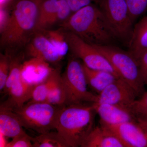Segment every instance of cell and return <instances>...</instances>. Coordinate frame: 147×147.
I'll list each match as a JSON object with an SVG mask.
<instances>
[{
	"mask_svg": "<svg viewBox=\"0 0 147 147\" xmlns=\"http://www.w3.org/2000/svg\"><path fill=\"white\" fill-rule=\"evenodd\" d=\"M18 116L12 110L1 107L0 131L3 136L14 138L26 133Z\"/></svg>",
	"mask_w": 147,
	"mask_h": 147,
	"instance_id": "e0dca14e",
	"label": "cell"
},
{
	"mask_svg": "<svg viewBox=\"0 0 147 147\" xmlns=\"http://www.w3.org/2000/svg\"><path fill=\"white\" fill-rule=\"evenodd\" d=\"M35 87L25 82L21 77L10 88L7 94L8 99L1 107L11 110L23 106L30 100Z\"/></svg>",
	"mask_w": 147,
	"mask_h": 147,
	"instance_id": "9a60e30c",
	"label": "cell"
},
{
	"mask_svg": "<svg viewBox=\"0 0 147 147\" xmlns=\"http://www.w3.org/2000/svg\"><path fill=\"white\" fill-rule=\"evenodd\" d=\"M137 60L142 79L145 85H147V50L142 53Z\"/></svg>",
	"mask_w": 147,
	"mask_h": 147,
	"instance_id": "f1b7e54d",
	"label": "cell"
},
{
	"mask_svg": "<svg viewBox=\"0 0 147 147\" xmlns=\"http://www.w3.org/2000/svg\"><path fill=\"white\" fill-rule=\"evenodd\" d=\"M129 110L138 120L147 117V92H145L139 99L136 100L129 108Z\"/></svg>",
	"mask_w": 147,
	"mask_h": 147,
	"instance_id": "d4e9b609",
	"label": "cell"
},
{
	"mask_svg": "<svg viewBox=\"0 0 147 147\" xmlns=\"http://www.w3.org/2000/svg\"><path fill=\"white\" fill-rule=\"evenodd\" d=\"M43 102H46L57 106H63L65 105V93L61 82V79L57 85L51 91L45 101Z\"/></svg>",
	"mask_w": 147,
	"mask_h": 147,
	"instance_id": "cb8c5ba5",
	"label": "cell"
},
{
	"mask_svg": "<svg viewBox=\"0 0 147 147\" xmlns=\"http://www.w3.org/2000/svg\"><path fill=\"white\" fill-rule=\"evenodd\" d=\"M62 107L46 102H28L21 107L11 110L18 116L24 127L40 134L55 129Z\"/></svg>",
	"mask_w": 147,
	"mask_h": 147,
	"instance_id": "5b68a950",
	"label": "cell"
},
{
	"mask_svg": "<svg viewBox=\"0 0 147 147\" xmlns=\"http://www.w3.org/2000/svg\"><path fill=\"white\" fill-rule=\"evenodd\" d=\"M138 120H144L147 121V117H146L145 118V119H143Z\"/></svg>",
	"mask_w": 147,
	"mask_h": 147,
	"instance_id": "1f68e13d",
	"label": "cell"
},
{
	"mask_svg": "<svg viewBox=\"0 0 147 147\" xmlns=\"http://www.w3.org/2000/svg\"><path fill=\"white\" fill-rule=\"evenodd\" d=\"M5 147H33L32 137L26 133L12 138L10 142L7 143Z\"/></svg>",
	"mask_w": 147,
	"mask_h": 147,
	"instance_id": "83f0119b",
	"label": "cell"
},
{
	"mask_svg": "<svg viewBox=\"0 0 147 147\" xmlns=\"http://www.w3.org/2000/svg\"><path fill=\"white\" fill-rule=\"evenodd\" d=\"M94 104L96 113L100 117V122L115 125L137 121L135 117L127 109L108 103L94 102Z\"/></svg>",
	"mask_w": 147,
	"mask_h": 147,
	"instance_id": "4fadbf2b",
	"label": "cell"
},
{
	"mask_svg": "<svg viewBox=\"0 0 147 147\" xmlns=\"http://www.w3.org/2000/svg\"><path fill=\"white\" fill-rule=\"evenodd\" d=\"M26 53L30 58H38L50 64H57L62 57L50 40L41 32H35L27 45Z\"/></svg>",
	"mask_w": 147,
	"mask_h": 147,
	"instance_id": "8fae6325",
	"label": "cell"
},
{
	"mask_svg": "<svg viewBox=\"0 0 147 147\" xmlns=\"http://www.w3.org/2000/svg\"><path fill=\"white\" fill-rule=\"evenodd\" d=\"M99 7L116 39L128 45L134 26L125 0H101Z\"/></svg>",
	"mask_w": 147,
	"mask_h": 147,
	"instance_id": "52a82bcc",
	"label": "cell"
},
{
	"mask_svg": "<svg viewBox=\"0 0 147 147\" xmlns=\"http://www.w3.org/2000/svg\"><path fill=\"white\" fill-rule=\"evenodd\" d=\"M43 0H13L11 11L1 29V43L16 48L28 42L34 34L40 5Z\"/></svg>",
	"mask_w": 147,
	"mask_h": 147,
	"instance_id": "6da1fadb",
	"label": "cell"
},
{
	"mask_svg": "<svg viewBox=\"0 0 147 147\" xmlns=\"http://www.w3.org/2000/svg\"><path fill=\"white\" fill-rule=\"evenodd\" d=\"M11 65V55L8 52L0 55V90L2 92L7 81Z\"/></svg>",
	"mask_w": 147,
	"mask_h": 147,
	"instance_id": "4316f807",
	"label": "cell"
},
{
	"mask_svg": "<svg viewBox=\"0 0 147 147\" xmlns=\"http://www.w3.org/2000/svg\"><path fill=\"white\" fill-rule=\"evenodd\" d=\"M54 69L40 59L30 58L25 60L21 67V77L28 84L36 86L44 81Z\"/></svg>",
	"mask_w": 147,
	"mask_h": 147,
	"instance_id": "7c38bea8",
	"label": "cell"
},
{
	"mask_svg": "<svg viewBox=\"0 0 147 147\" xmlns=\"http://www.w3.org/2000/svg\"><path fill=\"white\" fill-rule=\"evenodd\" d=\"M100 125L112 131L125 147H147V134L137 121L118 124Z\"/></svg>",
	"mask_w": 147,
	"mask_h": 147,
	"instance_id": "30bf717a",
	"label": "cell"
},
{
	"mask_svg": "<svg viewBox=\"0 0 147 147\" xmlns=\"http://www.w3.org/2000/svg\"><path fill=\"white\" fill-rule=\"evenodd\" d=\"M128 51L137 59L147 50V15L134 26L131 39L128 44Z\"/></svg>",
	"mask_w": 147,
	"mask_h": 147,
	"instance_id": "ac0fdd59",
	"label": "cell"
},
{
	"mask_svg": "<svg viewBox=\"0 0 147 147\" xmlns=\"http://www.w3.org/2000/svg\"><path fill=\"white\" fill-rule=\"evenodd\" d=\"M33 147H69L57 131H49L32 137Z\"/></svg>",
	"mask_w": 147,
	"mask_h": 147,
	"instance_id": "44dd1931",
	"label": "cell"
},
{
	"mask_svg": "<svg viewBox=\"0 0 147 147\" xmlns=\"http://www.w3.org/2000/svg\"><path fill=\"white\" fill-rule=\"evenodd\" d=\"M98 96L97 103L112 104L129 110L138 95L129 84L118 78L98 94Z\"/></svg>",
	"mask_w": 147,
	"mask_h": 147,
	"instance_id": "9c48e42d",
	"label": "cell"
},
{
	"mask_svg": "<svg viewBox=\"0 0 147 147\" xmlns=\"http://www.w3.org/2000/svg\"><path fill=\"white\" fill-rule=\"evenodd\" d=\"M10 71L5 87L3 91L5 94H7L12 85L21 78V67L22 64L25 61L24 55H12L10 54Z\"/></svg>",
	"mask_w": 147,
	"mask_h": 147,
	"instance_id": "603a6c76",
	"label": "cell"
},
{
	"mask_svg": "<svg viewBox=\"0 0 147 147\" xmlns=\"http://www.w3.org/2000/svg\"><path fill=\"white\" fill-rule=\"evenodd\" d=\"M63 30L69 50L73 57L82 60L83 63L88 68L109 71L119 78L108 60L94 45L73 33Z\"/></svg>",
	"mask_w": 147,
	"mask_h": 147,
	"instance_id": "ba28073f",
	"label": "cell"
},
{
	"mask_svg": "<svg viewBox=\"0 0 147 147\" xmlns=\"http://www.w3.org/2000/svg\"><path fill=\"white\" fill-rule=\"evenodd\" d=\"M94 45L108 60L119 78L135 90L138 96L145 92V84L141 76L138 61L128 51L112 45Z\"/></svg>",
	"mask_w": 147,
	"mask_h": 147,
	"instance_id": "277c9868",
	"label": "cell"
},
{
	"mask_svg": "<svg viewBox=\"0 0 147 147\" xmlns=\"http://www.w3.org/2000/svg\"><path fill=\"white\" fill-rule=\"evenodd\" d=\"M94 103L72 104L63 106L58 116L55 129L69 147H81L94 128Z\"/></svg>",
	"mask_w": 147,
	"mask_h": 147,
	"instance_id": "3957f363",
	"label": "cell"
},
{
	"mask_svg": "<svg viewBox=\"0 0 147 147\" xmlns=\"http://www.w3.org/2000/svg\"><path fill=\"white\" fill-rule=\"evenodd\" d=\"M81 147H125L113 132L105 127H95L82 143Z\"/></svg>",
	"mask_w": 147,
	"mask_h": 147,
	"instance_id": "5bb4252c",
	"label": "cell"
},
{
	"mask_svg": "<svg viewBox=\"0 0 147 147\" xmlns=\"http://www.w3.org/2000/svg\"><path fill=\"white\" fill-rule=\"evenodd\" d=\"M59 4L60 0H43L40 7L34 32L48 30V28L58 23Z\"/></svg>",
	"mask_w": 147,
	"mask_h": 147,
	"instance_id": "2e32d148",
	"label": "cell"
},
{
	"mask_svg": "<svg viewBox=\"0 0 147 147\" xmlns=\"http://www.w3.org/2000/svg\"><path fill=\"white\" fill-rule=\"evenodd\" d=\"M61 26L92 45H111L116 39L100 7L92 4L73 12Z\"/></svg>",
	"mask_w": 147,
	"mask_h": 147,
	"instance_id": "7a4b0ae2",
	"label": "cell"
},
{
	"mask_svg": "<svg viewBox=\"0 0 147 147\" xmlns=\"http://www.w3.org/2000/svg\"><path fill=\"white\" fill-rule=\"evenodd\" d=\"M68 3L72 13L92 4L95 0H65Z\"/></svg>",
	"mask_w": 147,
	"mask_h": 147,
	"instance_id": "f546056e",
	"label": "cell"
},
{
	"mask_svg": "<svg viewBox=\"0 0 147 147\" xmlns=\"http://www.w3.org/2000/svg\"><path fill=\"white\" fill-rule=\"evenodd\" d=\"M139 124L140 125L146 133L147 134V121L144 120H137Z\"/></svg>",
	"mask_w": 147,
	"mask_h": 147,
	"instance_id": "4dcf8cb0",
	"label": "cell"
},
{
	"mask_svg": "<svg viewBox=\"0 0 147 147\" xmlns=\"http://www.w3.org/2000/svg\"><path fill=\"white\" fill-rule=\"evenodd\" d=\"M133 23L147 11V0H125Z\"/></svg>",
	"mask_w": 147,
	"mask_h": 147,
	"instance_id": "484cf974",
	"label": "cell"
},
{
	"mask_svg": "<svg viewBox=\"0 0 147 147\" xmlns=\"http://www.w3.org/2000/svg\"><path fill=\"white\" fill-rule=\"evenodd\" d=\"M39 32H41L47 37L62 57L66 55L69 47L62 28L59 30H47Z\"/></svg>",
	"mask_w": 147,
	"mask_h": 147,
	"instance_id": "7402d4cb",
	"label": "cell"
},
{
	"mask_svg": "<svg viewBox=\"0 0 147 147\" xmlns=\"http://www.w3.org/2000/svg\"><path fill=\"white\" fill-rule=\"evenodd\" d=\"M82 64L87 84L98 94L116 79L120 78L109 71L91 69Z\"/></svg>",
	"mask_w": 147,
	"mask_h": 147,
	"instance_id": "d6986e66",
	"label": "cell"
},
{
	"mask_svg": "<svg viewBox=\"0 0 147 147\" xmlns=\"http://www.w3.org/2000/svg\"><path fill=\"white\" fill-rule=\"evenodd\" d=\"M61 82L65 92V105L80 103H94L97 95L89 91L83 64L73 57L69 60L64 72L61 74Z\"/></svg>",
	"mask_w": 147,
	"mask_h": 147,
	"instance_id": "8992f818",
	"label": "cell"
},
{
	"mask_svg": "<svg viewBox=\"0 0 147 147\" xmlns=\"http://www.w3.org/2000/svg\"><path fill=\"white\" fill-rule=\"evenodd\" d=\"M60 70L54 68L46 79L35 87L31 98L28 102H43L47 96L60 81Z\"/></svg>",
	"mask_w": 147,
	"mask_h": 147,
	"instance_id": "ffe728a7",
	"label": "cell"
}]
</instances>
